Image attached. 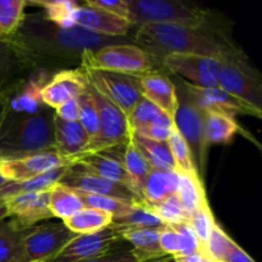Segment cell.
Returning <instances> with one entry per match:
<instances>
[{"label": "cell", "mask_w": 262, "mask_h": 262, "mask_svg": "<svg viewBox=\"0 0 262 262\" xmlns=\"http://www.w3.org/2000/svg\"><path fill=\"white\" fill-rule=\"evenodd\" d=\"M64 165H73L55 147L15 159L0 160V174L8 182H23Z\"/></svg>", "instance_id": "cell-12"}, {"label": "cell", "mask_w": 262, "mask_h": 262, "mask_svg": "<svg viewBox=\"0 0 262 262\" xmlns=\"http://www.w3.org/2000/svg\"><path fill=\"white\" fill-rule=\"evenodd\" d=\"M59 183L68 187V188L86 192L90 194L114 197V199L124 200V201L129 202H142L135 193H132L129 189L123 187L122 184L114 183L109 179L96 176V174L82 168L78 164H73L72 166H69V169Z\"/></svg>", "instance_id": "cell-14"}, {"label": "cell", "mask_w": 262, "mask_h": 262, "mask_svg": "<svg viewBox=\"0 0 262 262\" xmlns=\"http://www.w3.org/2000/svg\"><path fill=\"white\" fill-rule=\"evenodd\" d=\"M161 110L158 106L145 99L143 96L140 97L137 104L127 117V124L129 133H141L159 114Z\"/></svg>", "instance_id": "cell-37"}, {"label": "cell", "mask_w": 262, "mask_h": 262, "mask_svg": "<svg viewBox=\"0 0 262 262\" xmlns=\"http://www.w3.org/2000/svg\"><path fill=\"white\" fill-rule=\"evenodd\" d=\"M122 163L125 171H127V174L129 176V178L132 179L133 184H135L136 187V191H137L138 196H140L141 199V191H142L143 182H145L151 166L148 165V163L145 160V158L141 155L140 151L136 148V146L133 145L130 138L129 142H127L124 145V150H123L122 155ZM141 201H142V199H141Z\"/></svg>", "instance_id": "cell-30"}, {"label": "cell", "mask_w": 262, "mask_h": 262, "mask_svg": "<svg viewBox=\"0 0 262 262\" xmlns=\"http://www.w3.org/2000/svg\"><path fill=\"white\" fill-rule=\"evenodd\" d=\"M112 222L113 216L109 212L83 207L71 217L63 220V224L74 234H91L110 227Z\"/></svg>", "instance_id": "cell-26"}, {"label": "cell", "mask_w": 262, "mask_h": 262, "mask_svg": "<svg viewBox=\"0 0 262 262\" xmlns=\"http://www.w3.org/2000/svg\"><path fill=\"white\" fill-rule=\"evenodd\" d=\"M204 255H193V256H181V257H174L176 262H205Z\"/></svg>", "instance_id": "cell-51"}, {"label": "cell", "mask_w": 262, "mask_h": 262, "mask_svg": "<svg viewBox=\"0 0 262 262\" xmlns=\"http://www.w3.org/2000/svg\"><path fill=\"white\" fill-rule=\"evenodd\" d=\"M123 150H124V145L115 146V147L107 148V150L100 151V152L86 154V155L79 156L74 164H78L82 168L96 174V176L109 179L114 183L122 184L123 187L129 189L140 199L132 179L129 178L123 166Z\"/></svg>", "instance_id": "cell-16"}, {"label": "cell", "mask_w": 262, "mask_h": 262, "mask_svg": "<svg viewBox=\"0 0 262 262\" xmlns=\"http://www.w3.org/2000/svg\"><path fill=\"white\" fill-rule=\"evenodd\" d=\"M86 77L82 69H66L60 71L43 84L41 97L43 104L50 109H56L60 105L77 99L86 91Z\"/></svg>", "instance_id": "cell-18"}, {"label": "cell", "mask_w": 262, "mask_h": 262, "mask_svg": "<svg viewBox=\"0 0 262 262\" xmlns=\"http://www.w3.org/2000/svg\"><path fill=\"white\" fill-rule=\"evenodd\" d=\"M25 0H0V36L10 37L25 18Z\"/></svg>", "instance_id": "cell-35"}, {"label": "cell", "mask_w": 262, "mask_h": 262, "mask_svg": "<svg viewBox=\"0 0 262 262\" xmlns=\"http://www.w3.org/2000/svg\"><path fill=\"white\" fill-rule=\"evenodd\" d=\"M123 238L114 227H107L91 234H77L49 262H79L97 257L112 250Z\"/></svg>", "instance_id": "cell-13"}, {"label": "cell", "mask_w": 262, "mask_h": 262, "mask_svg": "<svg viewBox=\"0 0 262 262\" xmlns=\"http://www.w3.org/2000/svg\"><path fill=\"white\" fill-rule=\"evenodd\" d=\"M81 69L114 72V73L141 76L152 71L154 61L140 46L132 43H113L81 56Z\"/></svg>", "instance_id": "cell-6"}, {"label": "cell", "mask_w": 262, "mask_h": 262, "mask_svg": "<svg viewBox=\"0 0 262 262\" xmlns=\"http://www.w3.org/2000/svg\"><path fill=\"white\" fill-rule=\"evenodd\" d=\"M82 72L87 82H90L102 96L117 105L125 118L129 115L141 97L137 77L92 69H82Z\"/></svg>", "instance_id": "cell-9"}, {"label": "cell", "mask_w": 262, "mask_h": 262, "mask_svg": "<svg viewBox=\"0 0 262 262\" xmlns=\"http://www.w3.org/2000/svg\"><path fill=\"white\" fill-rule=\"evenodd\" d=\"M9 40L14 56L35 63L81 61L84 51L117 43V37L96 35L78 26L60 27L41 14L25 15Z\"/></svg>", "instance_id": "cell-1"}, {"label": "cell", "mask_w": 262, "mask_h": 262, "mask_svg": "<svg viewBox=\"0 0 262 262\" xmlns=\"http://www.w3.org/2000/svg\"><path fill=\"white\" fill-rule=\"evenodd\" d=\"M132 25L166 23L191 30H206L210 23L207 10L193 4L171 0H128Z\"/></svg>", "instance_id": "cell-5"}, {"label": "cell", "mask_w": 262, "mask_h": 262, "mask_svg": "<svg viewBox=\"0 0 262 262\" xmlns=\"http://www.w3.org/2000/svg\"><path fill=\"white\" fill-rule=\"evenodd\" d=\"M32 5L42 8L43 17L60 27H72L73 15L78 4L71 0H53V2H31Z\"/></svg>", "instance_id": "cell-34"}, {"label": "cell", "mask_w": 262, "mask_h": 262, "mask_svg": "<svg viewBox=\"0 0 262 262\" xmlns=\"http://www.w3.org/2000/svg\"><path fill=\"white\" fill-rule=\"evenodd\" d=\"M239 130L235 119L224 115L206 113L205 117V142L207 147L216 143H229Z\"/></svg>", "instance_id": "cell-29"}, {"label": "cell", "mask_w": 262, "mask_h": 262, "mask_svg": "<svg viewBox=\"0 0 262 262\" xmlns=\"http://www.w3.org/2000/svg\"><path fill=\"white\" fill-rule=\"evenodd\" d=\"M230 241H232V238L216 223L214 228H212L211 233L209 235V239H207L206 245L204 247L205 257L210 258V260L215 262H222Z\"/></svg>", "instance_id": "cell-41"}, {"label": "cell", "mask_w": 262, "mask_h": 262, "mask_svg": "<svg viewBox=\"0 0 262 262\" xmlns=\"http://www.w3.org/2000/svg\"><path fill=\"white\" fill-rule=\"evenodd\" d=\"M86 4L90 7L99 8L110 14H114L130 22V9L128 5V0H89Z\"/></svg>", "instance_id": "cell-45"}, {"label": "cell", "mask_w": 262, "mask_h": 262, "mask_svg": "<svg viewBox=\"0 0 262 262\" xmlns=\"http://www.w3.org/2000/svg\"><path fill=\"white\" fill-rule=\"evenodd\" d=\"M86 92L90 95L95 106H96L100 122V133L97 140L90 146H87L86 150L79 156L86 155V154L100 152V151L107 150V148L115 147V146L125 145L127 142H129L130 133L128 129L127 118L123 114L122 110L117 105L113 104L110 100H107L106 97L102 96L90 82H87L86 84Z\"/></svg>", "instance_id": "cell-8"}, {"label": "cell", "mask_w": 262, "mask_h": 262, "mask_svg": "<svg viewBox=\"0 0 262 262\" xmlns=\"http://www.w3.org/2000/svg\"><path fill=\"white\" fill-rule=\"evenodd\" d=\"M177 173H178L177 197L183 205L186 211L191 214L194 210L199 209L205 201H207L204 182L200 176L187 174L183 171H177Z\"/></svg>", "instance_id": "cell-27"}, {"label": "cell", "mask_w": 262, "mask_h": 262, "mask_svg": "<svg viewBox=\"0 0 262 262\" xmlns=\"http://www.w3.org/2000/svg\"><path fill=\"white\" fill-rule=\"evenodd\" d=\"M78 100V106H79V118L78 122L82 125L86 133L90 137V143H94L97 140L100 133V122H99V115H97L96 106H95L94 101L91 100L90 95L86 91L77 97ZM87 148V147H86Z\"/></svg>", "instance_id": "cell-38"}, {"label": "cell", "mask_w": 262, "mask_h": 262, "mask_svg": "<svg viewBox=\"0 0 262 262\" xmlns=\"http://www.w3.org/2000/svg\"><path fill=\"white\" fill-rule=\"evenodd\" d=\"M159 245L166 256L171 257L179 256L178 235L171 225H164L159 229Z\"/></svg>", "instance_id": "cell-47"}, {"label": "cell", "mask_w": 262, "mask_h": 262, "mask_svg": "<svg viewBox=\"0 0 262 262\" xmlns=\"http://www.w3.org/2000/svg\"><path fill=\"white\" fill-rule=\"evenodd\" d=\"M54 114L60 119L66 120V122H78L79 118V106L78 100L73 99L71 101L66 102V104L60 105L55 109Z\"/></svg>", "instance_id": "cell-48"}, {"label": "cell", "mask_w": 262, "mask_h": 262, "mask_svg": "<svg viewBox=\"0 0 262 262\" xmlns=\"http://www.w3.org/2000/svg\"><path fill=\"white\" fill-rule=\"evenodd\" d=\"M54 142L58 152L74 164L89 146L90 137L79 122H66L54 114Z\"/></svg>", "instance_id": "cell-21"}, {"label": "cell", "mask_w": 262, "mask_h": 262, "mask_svg": "<svg viewBox=\"0 0 262 262\" xmlns=\"http://www.w3.org/2000/svg\"><path fill=\"white\" fill-rule=\"evenodd\" d=\"M43 84L38 81H30L19 89L7 86V114L31 115L36 114L46 106L41 97Z\"/></svg>", "instance_id": "cell-23"}, {"label": "cell", "mask_w": 262, "mask_h": 262, "mask_svg": "<svg viewBox=\"0 0 262 262\" xmlns=\"http://www.w3.org/2000/svg\"><path fill=\"white\" fill-rule=\"evenodd\" d=\"M113 227V225H112ZM115 229L119 232L123 241L132 245V252L137 262H150L165 257V253L159 245V229L154 228H132Z\"/></svg>", "instance_id": "cell-22"}, {"label": "cell", "mask_w": 262, "mask_h": 262, "mask_svg": "<svg viewBox=\"0 0 262 262\" xmlns=\"http://www.w3.org/2000/svg\"><path fill=\"white\" fill-rule=\"evenodd\" d=\"M117 245H115L112 250L107 251L106 253H104V255L79 262H137L135 255H133L132 252V247Z\"/></svg>", "instance_id": "cell-46"}, {"label": "cell", "mask_w": 262, "mask_h": 262, "mask_svg": "<svg viewBox=\"0 0 262 262\" xmlns=\"http://www.w3.org/2000/svg\"><path fill=\"white\" fill-rule=\"evenodd\" d=\"M188 224L193 229L194 234L201 242L202 247H205L212 228L216 224V220H215L211 209H210L209 201H205L199 209L189 214Z\"/></svg>", "instance_id": "cell-39"}, {"label": "cell", "mask_w": 262, "mask_h": 262, "mask_svg": "<svg viewBox=\"0 0 262 262\" xmlns=\"http://www.w3.org/2000/svg\"><path fill=\"white\" fill-rule=\"evenodd\" d=\"M205 262H215V261H212V260H210V258H205Z\"/></svg>", "instance_id": "cell-55"}, {"label": "cell", "mask_w": 262, "mask_h": 262, "mask_svg": "<svg viewBox=\"0 0 262 262\" xmlns=\"http://www.w3.org/2000/svg\"><path fill=\"white\" fill-rule=\"evenodd\" d=\"M156 217L165 225H176L181 223H188L189 214L181 204L177 193L155 204H143Z\"/></svg>", "instance_id": "cell-33"}, {"label": "cell", "mask_w": 262, "mask_h": 262, "mask_svg": "<svg viewBox=\"0 0 262 262\" xmlns=\"http://www.w3.org/2000/svg\"><path fill=\"white\" fill-rule=\"evenodd\" d=\"M141 96L152 102L171 119L178 106L176 84L168 76L159 71H150L137 76Z\"/></svg>", "instance_id": "cell-20"}, {"label": "cell", "mask_w": 262, "mask_h": 262, "mask_svg": "<svg viewBox=\"0 0 262 262\" xmlns=\"http://www.w3.org/2000/svg\"><path fill=\"white\" fill-rule=\"evenodd\" d=\"M76 235L64 224L27 228L22 237L25 262L51 261Z\"/></svg>", "instance_id": "cell-10"}, {"label": "cell", "mask_w": 262, "mask_h": 262, "mask_svg": "<svg viewBox=\"0 0 262 262\" xmlns=\"http://www.w3.org/2000/svg\"><path fill=\"white\" fill-rule=\"evenodd\" d=\"M188 94L193 97L194 101L205 113H214V114L224 115V117L235 119L237 115H250V117L261 118L262 115L257 114L252 107L248 106L237 97L232 96L222 87H205L194 86L189 82L183 81Z\"/></svg>", "instance_id": "cell-15"}, {"label": "cell", "mask_w": 262, "mask_h": 262, "mask_svg": "<svg viewBox=\"0 0 262 262\" xmlns=\"http://www.w3.org/2000/svg\"><path fill=\"white\" fill-rule=\"evenodd\" d=\"M55 147L54 112L45 106L36 114H5L0 130V160L15 159Z\"/></svg>", "instance_id": "cell-3"}, {"label": "cell", "mask_w": 262, "mask_h": 262, "mask_svg": "<svg viewBox=\"0 0 262 262\" xmlns=\"http://www.w3.org/2000/svg\"><path fill=\"white\" fill-rule=\"evenodd\" d=\"M73 25L96 35L117 38L127 35L132 27L128 20L87 4L78 5L73 15Z\"/></svg>", "instance_id": "cell-19"}, {"label": "cell", "mask_w": 262, "mask_h": 262, "mask_svg": "<svg viewBox=\"0 0 262 262\" xmlns=\"http://www.w3.org/2000/svg\"><path fill=\"white\" fill-rule=\"evenodd\" d=\"M173 130V119L170 117H168L165 113L161 112L142 132L136 133V135H141L143 137L150 138V140L159 141V142H166Z\"/></svg>", "instance_id": "cell-42"}, {"label": "cell", "mask_w": 262, "mask_h": 262, "mask_svg": "<svg viewBox=\"0 0 262 262\" xmlns=\"http://www.w3.org/2000/svg\"><path fill=\"white\" fill-rule=\"evenodd\" d=\"M222 262H255V260L232 239L228 245Z\"/></svg>", "instance_id": "cell-49"}, {"label": "cell", "mask_w": 262, "mask_h": 262, "mask_svg": "<svg viewBox=\"0 0 262 262\" xmlns=\"http://www.w3.org/2000/svg\"><path fill=\"white\" fill-rule=\"evenodd\" d=\"M130 141L151 168L160 169V170H177L176 163L166 142L150 140L136 133L130 135Z\"/></svg>", "instance_id": "cell-25"}, {"label": "cell", "mask_w": 262, "mask_h": 262, "mask_svg": "<svg viewBox=\"0 0 262 262\" xmlns=\"http://www.w3.org/2000/svg\"><path fill=\"white\" fill-rule=\"evenodd\" d=\"M166 143H168L169 150H170L173 160L176 163L177 171H183V173L187 174L200 176L196 165L193 163V159H192L191 150H189L184 138L181 136V133L176 129V127H174V130L171 132L170 137L166 141Z\"/></svg>", "instance_id": "cell-36"}, {"label": "cell", "mask_w": 262, "mask_h": 262, "mask_svg": "<svg viewBox=\"0 0 262 262\" xmlns=\"http://www.w3.org/2000/svg\"><path fill=\"white\" fill-rule=\"evenodd\" d=\"M5 89H7V87H5ZM5 89L0 92V130H2L3 122H4L5 114H7L8 97H7V91H5Z\"/></svg>", "instance_id": "cell-50"}, {"label": "cell", "mask_w": 262, "mask_h": 262, "mask_svg": "<svg viewBox=\"0 0 262 262\" xmlns=\"http://www.w3.org/2000/svg\"><path fill=\"white\" fill-rule=\"evenodd\" d=\"M114 228L118 229H132V228H159L164 227L165 224L161 223L159 217H156L142 202L136 204L129 211L120 216L113 217L112 224Z\"/></svg>", "instance_id": "cell-31"}, {"label": "cell", "mask_w": 262, "mask_h": 262, "mask_svg": "<svg viewBox=\"0 0 262 262\" xmlns=\"http://www.w3.org/2000/svg\"><path fill=\"white\" fill-rule=\"evenodd\" d=\"M14 58V53L8 37L0 36V92L8 86V79L12 72Z\"/></svg>", "instance_id": "cell-44"}, {"label": "cell", "mask_w": 262, "mask_h": 262, "mask_svg": "<svg viewBox=\"0 0 262 262\" xmlns=\"http://www.w3.org/2000/svg\"><path fill=\"white\" fill-rule=\"evenodd\" d=\"M179 89L176 86L178 106L174 114L173 123L176 129L181 133L182 137L191 150L192 159L196 165L200 177H204L206 169L207 147L205 142V117L206 113L199 106L193 97L188 94L183 81H179Z\"/></svg>", "instance_id": "cell-7"}, {"label": "cell", "mask_w": 262, "mask_h": 262, "mask_svg": "<svg viewBox=\"0 0 262 262\" xmlns=\"http://www.w3.org/2000/svg\"><path fill=\"white\" fill-rule=\"evenodd\" d=\"M136 40L154 64H161L170 54H201L220 58L228 41L216 38L206 30H191L166 23H143L138 26Z\"/></svg>", "instance_id": "cell-2"}, {"label": "cell", "mask_w": 262, "mask_h": 262, "mask_svg": "<svg viewBox=\"0 0 262 262\" xmlns=\"http://www.w3.org/2000/svg\"><path fill=\"white\" fill-rule=\"evenodd\" d=\"M7 184H8V181L2 176V174H0V189H2L3 187L7 186Z\"/></svg>", "instance_id": "cell-54"}, {"label": "cell", "mask_w": 262, "mask_h": 262, "mask_svg": "<svg viewBox=\"0 0 262 262\" xmlns=\"http://www.w3.org/2000/svg\"><path fill=\"white\" fill-rule=\"evenodd\" d=\"M161 66L170 73L187 78L191 81L189 83L194 86L205 89L217 86L220 72L219 58L191 53L170 54L163 59Z\"/></svg>", "instance_id": "cell-11"}, {"label": "cell", "mask_w": 262, "mask_h": 262, "mask_svg": "<svg viewBox=\"0 0 262 262\" xmlns=\"http://www.w3.org/2000/svg\"><path fill=\"white\" fill-rule=\"evenodd\" d=\"M150 262H176V260H174V257H171V256H165V257L159 258V260L150 261Z\"/></svg>", "instance_id": "cell-53"}, {"label": "cell", "mask_w": 262, "mask_h": 262, "mask_svg": "<svg viewBox=\"0 0 262 262\" xmlns=\"http://www.w3.org/2000/svg\"><path fill=\"white\" fill-rule=\"evenodd\" d=\"M178 188L177 170H160L151 168L143 182L141 199L142 204H155L174 196Z\"/></svg>", "instance_id": "cell-24"}, {"label": "cell", "mask_w": 262, "mask_h": 262, "mask_svg": "<svg viewBox=\"0 0 262 262\" xmlns=\"http://www.w3.org/2000/svg\"><path fill=\"white\" fill-rule=\"evenodd\" d=\"M178 235L179 245V256H193L204 255V247L199 241L197 235L194 234L193 229L188 223H181V224L171 225ZM205 256V255H204Z\"/></svg>", "instance_id": "cell-40"}, {"label": "cell", "mask_w": 262, "mask_h": 262, "mask_svg": "<svg viewBox=\"0 0 262 262\" xmlns=\"http://www.w3.org/2000/svg\"><path fill=\"white\" fill-rule=\"evenodd\" d=\"M217 86L262 115V84L241 50L228 43L220 55Z\"/></svg>", "instance_id": "cell-4"}, {"label": "cell", "mask_w": 262, "mask_h": 262, "mask_svg": "<svg viewBox=\"0 0 262 262\" xmlns=\"http://www.w3.org/2000/svg\"><path fill=\"white\" fill-rule=\"evenodd\" d=\"M72 189V188H71ZM79 197L84 207L87 209H95V210H101V211L109 212L113 217L120 216V215L125 214L129 211L136 204L140 202H129L124 201V200L114 199V197H107V196H97V194H90L86 192L77 191L73 189Z\"/></svg>", "instance_id": "cell-32"}, {"label": "cell", "mask_w": 262, "mask_h": 262, "mask_svg": "<svg viewBox=\"0 0 262 262\" xmlns=\"http://www.w3.org/2000/svg\"><path fill=\"white\" fill-rule=\"evenodd\" d=\"M83 207V204L73 189L60 183H56L49 189V210L53 217L66 220Z\"/></svg>", "instance_id": "cell-28"}, {"label": "cell", "mask_w": 262, "mask_h": 262, "mask_svg": "<svg viewBox=\"0 0 262 262\" xmlns=\"http://www.w3.org/2000/svg\"><path fill=\"white\" fill-rule=\"evenodd\" d=\"M7 217H10L9 212H8V209L4 206V205H0V222L5 220Z\"/></svg>", "instance_id": "cell-52"}, {"label": "cell", "mask_w": 262, "mask_h": 262, "mask_svg": "<svg viewBox=\"0 0 262 262\" xmlns=\"http://www.w3.org/2000/svg\"><path fill=\"white\" fill-rule=\"evenodd\" d=\"M3 205L8 209L9 216L23 229L53 217L49 210V191L13 194L3 200Z\"/></svg>", "instance_id": "cell-17"}, {"label": "cell", "mask_w": 262, "mask_h": 262, "mask_svg": "<svg viewBox=\"0 0 262 262\" xmlns=\"http://www.w3.org/2000/svg\"><path fill=\"white\" fill-rule=\"evenodd\" d=\"M25 230H19L0 245V262H25V251L22 246Z\"/></svg>", "instance_id": "cell-43"}, {"label": "cell", "mask_w": 262, "mask_h": 262, "mask_svg": "<svg viewBox=\"0 0 262 262\" xmlns=\"http://www.w3.org/2000/svg\"><path fill=\"white\" fill-rule=\"evenodd\" d=\"M0 205H3V201H0Z\"/></svg>", "instance_id": "cell-56"}]
</instances>
